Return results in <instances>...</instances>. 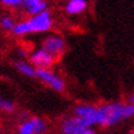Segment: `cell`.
Wrapping results in <instances>:
<instances>
[{
    "label": "cell",
    "mask_w": 134,
    "mask_h": 134,
    "mask_svg": "<svg viewBox=\"0 0 134 134\" xmlns=\"http://www.w3.org/2000/svg\"><path fill=\"white\" fill-rule=\"evenodd\" d=\"M134 116V104L129 101H112L99 105V125L100 127H111Z\"/></svg>",
    "instance_id": "cell-1"
},
{
    "label": "cell",
    "mask_w": 134,
    "mask_h": 134,
    "mask_svg": "<svg viewBox=\"0 0 134 134\" xmlns=\"http://www.w3.org/2000/svg\"><path fill=\"white\" fill-rule=\"evenodd\" d=\"M53 27V18L49 10L44 11L38 15L29 16L26 19L16 22V26L13 30V34L16 37H23L27 34L36 33H48Z\"/></svg>",
    "instance_id": "cell-2"
},
{
    "label": "cell",
    "mask_w": 134,
    "mask_h": 134,
    "mask_svg": "<svg viewBox=\"0 0 134 134\" xmlns=\"http://www.w3.org/2000/svg\"><path fill=\"white\" fill-rule=\"evenodd\" d=\"M41 48L45 49L48 53H51L55 59H59L62 55L66 52L67 49V44L64 38L62 37L60 34L56 33H51V34H47L41 41Z\"/></svg>",
    "instance_id": "cell-3"
},
{
    "label": "cell",
    "mask_w": 134,
    "mask_h": 134,
    "mask_svg": "<svg viewBox=\"0 0 134 134\" xmlns=\"http://www.w3.org/2000/svg\"><path fill=\"white\" fill-rule=\"evenodd\" d=\"M48 123L40 116H29L22 119L16 127V134H45Z\"/></svg>",
    "instance_id": "cell-4"
},
{
    "label": "cell",
    "mask_w": 134,
    "mask_h": 134,
    "mask_svg": "<svg viewBox=\"0 0 134 134\" xmlns=\"http://www.w3.org/2000/svg\"><path fill=\"white\" fill-rule=\"evenodd\" d=\"M37 78L42 83H45L47 86H49L51 89H53L55 92L62 93V92H64V89H66V83L63 81V78L59 77L56 72H53L51 69L37 70Z\"/></svg>",
    "instance_id": "cell-5"
},
{
    "label": "cell",
    "mask_w": 134,
    "mask_h": 134,
    "mask_svg": "<svg viewBox=\"0 0 134 134\" xmlns=\"http://www.w3.org/2000/svg\"><path fill=\"white\" fill-rule=\"evenodd\" d=\"M29 62L32 63L37 70L41 69H51V67L55 64L56 59H55L51 53H48L45 49L42 48H36V49L29 52Z\"/></svg>",
    "instance_id": "cell-6"
},
{
    "label": "cell",
    "mask_w": 134,
    "mask_h": 134,
    "mask_svg": "<svg viewBox=\"0 0 134 134\" xmlns=\"http://www.w3.org/2000/svg\"><path fill=\"white\" fill-rule=\"evenodd\" d=\"M74 115L82 119L90 127L99 123V105L93 104H78L74 108Z\"/></svg>",
    "instance_id": "cell-7"
},
{
    "label": "cell",
    "mask_w": 134,
    "mask_h": 134,
    "mask_svg": "<svg viewBox=\"0 0 134 134\" xmlns=\"http://www.w3.org/2000/svg\"><path fill=\"white\" fill-rule=\"evenodd\" d=\"M89 127H90L89 125H86L82 119L77 118L75 115L67 116L60 122V131H62V134H81Z\"/></svg>",
    "instance_id": "cell-8"
},
{
    "label": "cell",
    "mask_w": 134,
    "mask_h": 134,
    "mask_svg": "<svg viewBox=\"0 0 134 134\" xmlns=\"http://www.w3.org/2000/svg\"><path fill=\"white\" fill-rule=\"evenodd\" d=\"M22 10L29 16H34V15H38L41 13H44V11H47L48 3L45 0H23Z\"/></svg>",
    "instance_id": "cell-9"
},
{
    "label": "cell",
    "mask_w": 134,
    "mask_h": 134,
    "mask_svg": "<svg viewBox=\"0 0 134 134\" xmlns=\"http://www.w3.org/2000/svg\"><path fill=\"white\" fill-rule=\"evenodd\" d=\"M14 69L19 72V74L25 75L27 78H37V69L25 59H15L13 62Z\"/></svg>",
    "instance_id": "cell-10"
},
{
    "label": "cell",
    "mask_w": 134,
    "mask_h": 134,
    "mask_svg": "<svg viewBox=\"0 0 134 134\" xmlns=\"http://www.w3.org/2000/svg\"><path fill=\"white\" fill-rule=\"evenodd\" d=\"M88 8L86 0H69L64 5V11L69 15H80Z\"/></svg>",
    "instance_id": "cell-11"
},
{
    "label": "cell",
    "mask_w": 134,
    "mask_h": 134,
    "mask_svg": "<svg viewBox=\"0 0 134 134\" xmlns=\"http://www.w3.org/2000/svg\"><path fill=\"white\" fill-rule=\"evenodd\" d=\"M15 109H16V105L13 100L0 96V111L5 112V114H14Z\"/></svg>",
    "instance_id": "cell-12"
},
{
    "label": "cell",
    "mask_w": 134,
    "mask_h": 134,
    "mask_svg": "<svg viewBox=\"0 0 134 134\" xmlns=\"http://www.w3.org/2000/svg\"><path fill=\"white\" fill-rule=\"evenodd\" d=\"M16 26V21L11 15H3L0 18V27L7 32H13Z\"/></svg>",
    "instance_id": "cell-13"
},
{
    "label": "cell",
    "mask_w": 134,
    "mask_h": 134,
    "mask_svg": "<svg viewBox=\"0 0 134 134\" xmlns=\"http://www.w3.org/2000/svg\"><path fill=\"white\" fill-rule=\"evenodd\" d=\"M23 0H2V5L7 7L10 10H22Z\"/></svg>",
    "instance_id": "cell-14"
},
{
    "label": "cell",
    "mask_w": 134,
    "mask_h": 134,
    "mask_svg": "<svg viewBox=\"0 0 134 134\" xmlns=\"http://www.w3.org/2000/svg\"><path fill=\"white\" fill-rule=\"evenodd\" d=\"M81 134H96V131H94L93 127H89V129H86L85 131H82Z\"/></svg>",
    "instance_id": "cell-15"
},
{
    "label": "cell",
    "mask_w": 134,
    "mask_h": 134,
    "mask_svg": "<svg viewBox=\"0 0 134 134\" xmlns=\"http://www.w3.org/2000/svg\"><path fill=\"white\" fill-rule=\"evenodd\" d=\"M129 103H130V104H134V93L129 97Z\"/></svg>",
    "instance_id": "cell-16"
},
{
    "label": "cell",
    "mask_w": 134,
    "mask_h": 134,
    "mask_svg": "<svg viewBox=\"0 0 134 134\" xmlns=\"http://www.w3.org/2000/svg\"><path fill=\"white\" fill-rule=\"evenodd\" d=\"M126 134H134V130H130V131H127Z\"/></svg>",
    "instance_id": "cell-17"
},
{
    "label": "cell",
    "mask_w": 134,
    "mask_h": 134,
    "mask_svg": "<svg viewBox=\"0 0 134 134\" xmlns=\"http://www.w3.org/2000/svg\"><path fill=\"white\" fill-rule=\"evenodd\" d=\"M0 134H2V127H0Z\"/></svg>",
    "instance_id": "cell-18"
},
{
    "label": "cell",
    "mask_w": 134,
    "mask_h": 134,
    "mask_svg": "<svg viewBox=\"0 0 134 134\" xmlns=\"http://www.w3.org/2000/svg\"><path fill=\"white\" fill-rule=\"evenodd\" d=\"M8 134H11V133H8Z\"/></svg>",
    "instance_id": "cell-19"
}]
</instances>
